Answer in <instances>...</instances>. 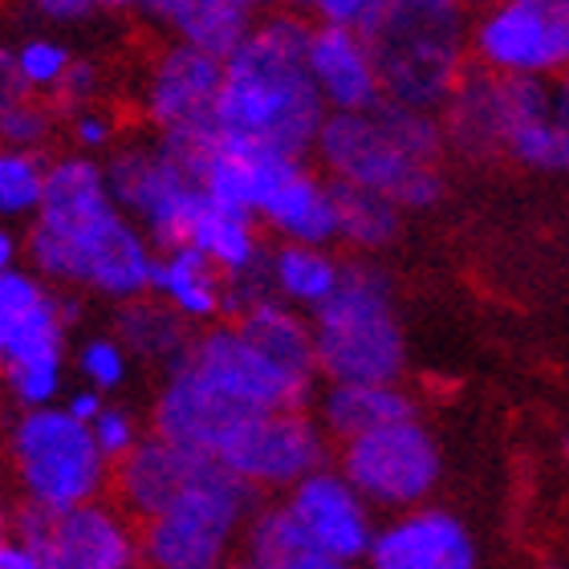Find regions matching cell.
I'll list each match as a JSON object with an SVG mask.
<instances>
[{
  "label": "cell",
  "mask_w": 569,
  "mask_h": 569,
  "mask_svg": "<svg viewBox=\"0 0 569 569\" xmlns=\"http://www.w3.org/2000/svg\"><path fill=\"white\" fill-rule=\"evenodd\" d=\"M41 569H139L142 533L131 512L114 500H90L78 509H29L17 505L12 529Z\"/></svg>",
  "instance_id": "cell-12"
},
{
  "label": "cell",
  "mask_w": 569,
  "mask_h": 569,
  "mask_svg": "<svg viewBox=\"0 0 569 569\" xmlns=\"http://www.w3.org/2000/svg\"><path fill=\"white\" fill-rule=\"evenodd\" d=\"M549 119H553V131H558L561 176H569V70L549 82Z\"/></svg>",
  "instance_id": "cell-39"
},
{
  "label": "cell",
  "mask_w": 569,
  "mask_h": 569,
  "mask_svg": "<svg viewBox=\"0 0 569 569\" xmlns=\"http://www.w3.org/2000/svg\"><path fill=\"white\" fill-rule=\"evenodd\" d=\"M338 472L367 497L375 512H411L436 497L443 480V451L423 419L379 427L370 436L338 443Z\"/></svg>",
  "instance_id": "cell-10"
},
{
  "label": "cell",
  "mask_w": 569,
  "mask_h": 569,
  "mask_svg": "<svg viewBox=\"0 0 569 569\" xmlns=\"http://www.w3.org/2000/svg\"><path fill=\"white\" fill-rule=\"evenodd\" d=\"M90 431H94L98 439V448L107 451V460L110 463H119L127 460L134 448H139L142 439H147V431H142L139 416H134L127 403H107L102 407V416L90 423Z\"/></svg>",
  "instance_id": "cell-38"
},
{
  "label": "cell",
  "mask_w": 569,
  "mask_h": 569,
  "mask_svg": "<svg viewBox=\"0 0 569 569\" xmlns=\"http://www.w3.org/2000/svg\"><path fill=\"white\" fill-rule=\"evenodd\" d=\"M171 4H176V0H134V9H139L151 24L163 21L167 12H171Z\"/></svg>",
  "instance_id": "cell-46"
},
{
  "label": "cell",
  "mask_w": 569,
  "mask_h": 569,
  "mask_svg": "<svg viewBox=\"0 0 569 569\" xmlns=\"http://www.w3.org/2000/svg\"><path fill=\"white\" fill-rule=\"evenodd\" d=\"M49 289H53V284H46L33 269H21V264L9 269V273H0V367H4L9 342L17 338L21 321L46 301Z\"/></svg>",
  "instance_id": "cell-34"
},
{
  "label": "cell",
  "mask_w": 569,
  "mask_h": 569,
  "mask_svg": "<svg viewBox=\"0 0 569 569\" xmlns=\"http://www.w3.org/2000/svg\"><path fill=\"white\" fill-rule=\"evenodd\" d=\"M220 86H224V61L183 41H163L142 61L134 107L154 139L191 151L216 134Z\"/></svg>",
  "instance_id": "cell-9"
},
{
  "label": "cell",
  "mask_w": 569,
  "mask_h": 569,
  "mask_svg": "<svg viewBox=\"0 0 569 569\" xmlns=\"http://www.w3.org/2000/svg\"><path fill=\"white\" fill-rule=\"evenodd\" d=\"M333 191H338V244L355 257L391 249L403 228V208L379 191L346 188V183H333Z\"/></svg>",
  "instance_id": "cell-28"
},
{
  "label": "cell",
  "mask_w": 569,
  "mask_h": 569,
  "mask_svg": "<svg viewBox=\"0 0 569 569\" xmlns=\"http://www.w3.org/2000/svg\"><path fill=\"white\" fill-rule=\"evenodd\" d=\"M309 24L313 21L289 9H269L228 53L216 107L220 139L297 159L313 154L330 110L306 66Z\"/></svg>",
  "instance_id": "cell-2"
},
{
  "label": "cell",
  "mask_w": 569,
  "mask_h": 569,
  "mask_svg": "<svg viewBox=\"0 0 569 569\" xmlns=\"http://www.w3.org/2000/svg\"><path fill=\"white\" fill-rule=\"evenodd\" d=\"M29 4H33L37 17H46L53 24H73L98 9V0H29Z\"/></svg>",
  "instance_id": "cell-40"
},
{
  "label": "cell",
  "mask_w": 569,
  "mask_h": 569,
  "mask_svg": "<svg viewBox=\"0 0 569 569\" xmlns=\"http://www.w3.org/2000/svg\"><path fill=\"white\" fill-rule=\"evenodd\" d=\"M346 277V261L333 244H273L264 261V289L301 313H318Z\"/></svg>",
  "instance_id": "cell-26"
},
{
  "label": "cell",
  "mask_w": 569,
  "mask_h": 569,
  "mask_svg": "<svg viewBox=\"0 0 569 569\" xmlns=\"http://www.w3.org/2000/svg\"><path fill=\"white\" fill-rule=\"evenodd\" d=\"M24 257L61 293L122 306L151 293L159 249L114 200L107 163L66 151L49 167L46 200L24 232Z\"/></svg>",
  "instance_id": "cell-1"
},
{
  "label": "cell",
  "mask_w": 569,
  "mask_h": 569,
  "mask_svg": "<svg viewBox=\"0 0 569 569\" xmlns=\"http://www.w3.org/2000/svg\"><path fill=\"white\" fill-rule=\"evenodd\" d=\"M102 163H107L114 200L147 232L154 249L163 252L188 244L191 228L208 208L203 183L188 154L147 134V139H122Z\"/></svg>",
  "instance_id": "cell-8"
},
{
  "label": "cell",
  "mask_w": 569,
  "mask_h": 569,
  "mask_svg": "<svg viewBox=\"0 0 569 569\" xmlns=\"http://www.w3.org/2000/svg\"><path fill=\"white\" fill-rule=\"evenodd\" d=\"M252 9L257 12H269V9H277V4H281V0H249Z\"/></svg>",
  "instance_id": "cell-50"
},
{
  "label": "cell",
  "mask_w": 569,
  "mask_h": 569,
  "mask_svg": "<svg viewBox=\"0 0 569 569\" xmlns=\"http://www.w3.org/2000/svg\"><path fill=\"white\" fill-rule=\"evenodd\" d=\"M463 9H472V12H480V9H492V4H500V0H460Z\"/></svg>",
  "instance_id": "cell-49"
},
{
  "label": "cell",
  "mask_w": 569,
  "mask_h": 569,
  "mask_svg": "<svg viewBox=\"0 0 569 569\" xmlns=\"http://www.w3.org/2000/svg\"><path fill=\"white\" fill-rule=\"evenodd\" d=\"M306 66L330 114H362L387 102L379 58L370 49V37L358 29L309 24Z\"/></svg>",
  "instance_id": "cell-20"
},
{
  "label": "cell",
  "mask_w": 569,
  "mask_h": 569,
  "mask_svg": "<svg viewBox=\"0 0 569 569\" xmlns=\"http://www.w3.org/2000/svg\"><path fill=\"white\" fill-rule=\"evenodd\" d=\"M261 492L232 476L224 463H208L188 492H179L159 517L139 525L147 569H232L249 517Z\"/></svg>",
  "instance_id": "cell-7"
},
{
  "label": "cell",
  "mask_w": 569,
  "mask_h": 569,
  "mask_svg": "<svg viewBox=\"0 0 569 569\" xmlns=\"http://www.w3.org/2000/svg\"><path fill=\"white\" fill-rule=\"evenodd\" d=\"M257 17L261 12L249 0H176L159 29L167 33V41H183L224 61L252 33Z\"/></svg>",
  "instance_id": "cell-27"
},
{
  "label": "cell",
  "mask_w": 569,
  "mask_h": 569,
  "mask_svg": "<svg viewBox=\"0 0 569 569\" xmlns=\"http://www.w3.org/2000/svg\"><path fill=\"white\" fill-rule=\"evenodd\" d=\"M306 533L301 525L293 521V512L284 505V497L261 500L257 512L249 517V529H244V546H240V558L257 561V566L284 569L297 553H306Z\"/></svg>",
  "instance_id": "cell-30"
},
{
  "label": "cell",
  "mask_w": 569,
  "mask_h": 569,
  "mask_svg": "<svg viewBox=\"0 0 569 569\" xmlns=\"http://www.w3.org/2000/svg\"><path fill=\"white\" fill-rule=\"evenodd\" d=\"M448 134L439 114L382 102L362 114H330L313 159L333 183L379 191L403 212L436 208L443 196Z\"/></svg>",
  "instance_id": "cell-3"
},
{
  "label": "cell",
  "mask_w": 569,
  "mask_h": 569,
  "mask_svg": "<svg viewBox=\"0 0 569 569\" xmlns=\"http://www.w3.org/2000/svg\"><path fill=\"white\" fill-rule=\"evenodd\" d=\"M17 53V73H21V86L24 94L33 98H53L61 82H66V73L73 70V49L66 41H53V37H29L21 46L12 49Z\"/></svg>",
  "instance_id": "cell-32"
},
{
  "label": "cell",
  "mask_w": 569,
  "mask_h": 569,
  "mask_svg": "<svg viewBox=\"0 0 569 569\" xmlns=\"http://www.w3.org/2000/svg\"><path fill=\"white\" fill-rule=\"evenodd\" d=\"M208 456L191 448H179L171 439L147 431L139 448L127 460L114 463V480H110V500L122 512H131L134 521H151L159 512L196 485V476L208 468Z\"/></svg>",
  "instance_id": "cell-21"
},
{
  "label": "cell",
  "mask_w": 569,
  "mask_h": 569,
  "mask_svg": "<svg viewBox=\"0 0 569 569\" xmlns=\"http://www.w3.org/2000/svg\"><path fill=\"white\" fill-rule=\"evenodd\" d=\"M387 4L391 0H281V9L297 12L306 21L342 24V29H358V33H367Z\"/></svg>",
  "instance_id": "cell-36"
},
{
  "label": "cell",
  "mask_w": 569,
  "mask_h": 569,
  "mask_svg": "<svg viewBox=\"0 0 569 569\" xmlns=\"http://www.w3.org/2000/svg\"><path fill=\"white\" fill-rule=\"evenodd\" d=\"M114 338H119L127 350H131L134 362L142 367H159L167 375L171 367L183 362V355L196 342V326L183 321L176 309L159 301L154 293H142L134 301H122L114 306Z\"/></svg>",
  "instance_id": "cell-25"
},
{
  "label": "cell",
  "mask_w": 569,
  "mask_h": 569,
  "mask_svg": "<svg viewBox=\"0 0 569 569\" xmlns=\"http://www.w3.org/2000/svg\"><path fill=\"white\" fill-rule=\"evenodd\" d=\"M566 460H569V436H566Z\"/></svg>",
  "instance_id": "cell-52"
},
{
  "label": "cell",
  "mask_w": 569,
  "mask_h": 569,
  "mask_svg": "<svg viewBox=\"0 0 569 569\" xmlns=\"http://www.w3.org/2000/svg\"><path fill=\"white\" fill-rule=\"evenodd\" d=\"M98 9H107V12H122V9H134V0H98Z\"/></svg>",
  "instance_id": "cell-48"
},
{
  "label": "cell",
  "mask_w": 569,
  "mask_h": 569,
  "mask_svg": "<svg viewBox=\"0 0 569 569\" xmlns=\"http://www.w3.org/2000/svg\"><path fill=\"white\" fill-rule=\"evenodd\" d=\"M179 370H188L208 391L249 411H313L321 391L318 379H306L264 355L237 321H220L196 333Z\"/></svg>",
  "instance_id": "cell-11"
},
{
  "label": "cell",
  "mask_w": 569,
  "mask_h": 569,
  "mask_svg": "<svg viewBox=\"0 0 569 569\" xmlns=\"http://www.w3.org/2000/svg\"><path fill=\"white\" fill-rule=\"evenodd\" d=\"M309 321L321 382H403L407 330L379 264L346 261L338 293Z\"/></svg>",
  "instance_id": "cell-5"
},
{
  "label": "cell",
  "mask_w": 569,
  "mask_h": 569,
  "mask_svg": "<svg viewBox=\"0 0 569 569\" xmlns=\"http://www.w3.org/2000/svg\"><path fill=\"white\" fill-rule=\"evenodd\" d=\"M252 220L277 244H338V191L309 159L257 151Z\"/></svg>",
  "instance_id": "cell-15"
},
{
  "label": "cell",
  "mask_w": 569,
  "mask_h": 569,
  "mask_svg": "<svg viewBox=\"0 0 569 569\" xmlns=\"http://www.w3.org/2000/svg\"><path fill=\"white\" fill-rule=\"evenodd\" d=\"M472 66L553 82L569 70V0H500L472 17Z\"/></svg>",
  "instance_id": "cell-13"
},
{
  "label": "cell",
  "mask_w": 569,
  "mask_h": 569,
  "mask_svg": "<svg viewBox=\"0 0 569 569\" xmlns=\"http://www.w3.org/2000/svg\"><path fill=\"white\" fill-rule=\"evenodd\" d=\"M0 569H41L29 549L17 541L12 533H0Z\"/></svg>",
  "instance_id": "cell-43"
},
{
  "label": "cell",
  "mask_w": 569,
  "mask_h": 569,
  "mask_svg": "<svg viewBox=\"0 0 569 569\" xmlns=\"http://www.w3.org/2000/svg\"><path fill=\"white\" fill-rule=\"evenodd\" d=\"M228 321H237L240 330L249 333L264 355L277 358L281 367L321 382L318 355H313V321H309V313L284 306L281 297L261 289V293L244 297V301L237 306V313H232Z\"/></svg>",
  "instance_id": "cell-24"
},
{
  "label": "cell",
  "mask_w": 569,
  "mask_h": 569,
  "mask_svg": "<svg viewBox=\"0 0 569 569\" xmlns=\"http://www.w3.org/2000/svg\"><path fill=\"white\" fill-rule=\"evenodd\" d=\"M284 569H367L358 566V561H342V558H330V553H318V549H306V553H297L293 561Z\"/></svg>",
  "instance_id": "cell-44"
},
{
  "label": "cell",
  "mask_w": 569,
  "mask_h": 569,
  "mask_svg": "<svg viewBox=\"0 0 569 569\" xmlns=\"http://www.w3.org/2000/svg\"><path fill=\"white\" fill-rule=\"evenodd\" d=\"M367 569H480L472 529L448 509L423 505L379 525Z\"/></svg>",
  "instance_id": "cell-19"
},
{
  "label": "cell",
  "mask_w": 569,
  "mask_h": 569,
  "mask_svg": "<svg viewBox=\"0 0 569 569\" xmlns=\"http://www.w3.org/2000/svg\"><path fill=\"white\" fill-rule=\"evenodd\" d=\"M73 370L82 375V387L114 395L131 382L134 358L114 333H86L82 342L73 346Z\"/></svg>",
  "instance_id": "cell-31"
},
{
  "label": "cell",
  "mask_w": 569,
  "mask_h": 569,
  "mask_svg": "<svg viewBox=\"0 0 569 569\" xmlns=\"http://www.w3.org/2000/svg\"><path fill=\"white\" fill-rule=\"evenodd\" d=\"M107 403H110V399L102 391H94V387H73V391L61 399V407H66L73 419H82V423H94Z\"/></svg>",
  "instance_id": "cell-41"
},
{
  "label": "cell",
  "mask_w": 569,
  "mask_h": 569,
  "mask_svg": "<svg viewBox=\"0 0 569 569\" xmlns=\"http://www.w3.org/2000/svg\"><path fill=\"white\" fill-rule=\"evenodd\" d=\"M284 505L293 512V521L301 525L309 549L342 561H358V566L367 561L382 521L367 505V497L338 472V463H326L313 476H306L301 485L289 488Z\"/></svg>",
  "instance_id": "cell-17"
},
{
  "label": "cell",
  "mask_w": 569,
  "mask_h": 569,
  "mask_svg": "<svg viewBox=\"0 0 569 569\" xmlns=\"http://www.w3.org/2000/svg\"><path fill=\"white\" fill-rule=\"evenodd\" d=\"M53 154L0 147V220L4 224H33L37 208L46 200Z\"/></svg>",
  "instance_id": "cell-29"
},
{
  "label": "cell",
  "mask_w": 569,
  "mask_h": 569,
  "mask_svg": "<svg viewBox=\"0 0 569 569\" xmlns=\"http://www.w3.org/2000/svg\"><path fill=\"white\" fill-rule=\"evenodd\" d=\"M66 131H70V142L78 154H110L114 147L122 142V114L110 102H98V107L82 110V114H73L66 122Z\"/></svg>",
  "instance_id": "cell-37"
},
{
  "label": "cell",
  "mask_w": 569,
  "mask_h": 569,
  "mask_svg": "<svg viewBox=\"0 0 569 569\" xmlns=\"http://www.w3.org/2000/svg\"><path fill=\"white\" fill-rule=\"evenodd\" d=\"M151 293L167 301L183 321H191L196 330L232 318V281L196 244H176L159 252Z\"/></svg>",
  "instance_id": "cell-22"
},
{
  "label": "cell",
  "mask_w": 569,
  "mask_h": 569,
  "mask_svg": "<svg viewBox=\"0 0 569 569\" xmlns=\"http://www.w3.org/2000/svg\"><path fill=\"white\" fill-rule=\"evenodd\" d=\"M549 82H529V78H500L480 66L468 70L448 107L439 110L443 134L451 151L468 159H497L509 147L512 127L541 102Z\"/></svg>",
  "instance_id": "cell-16"
},
{
  "label": "cell",
  "mask_w": 569,
  "mask_h": 569,
  "mask_svg": "<svg viewBox=\"0 0 569 569\" xmlns=\"http://www.w3.org/2000/svg\"><path fill=\"white\" fill-rule=\"evenodd\" d=\"M4 460L21 505L46 512L107 500L114 480V463L98 448L90 423L73 419L61 403L17 411L4 431Z\"/></svg>",
  "instance_id": "cell-6"
},
{
  "label": "cell",
  "mask_w": 569,
  "mask_h": 569,
  "mask_svg": "<svg viewBox=\"0 0 569 569\" xmlns=\"http://www.w3.org/2000/svg\"><path fill=\"white\" fill-rule=\"evenodd\" d=\"M12 505H9V492H4V485H0V533H9L12 529Z\"/></svg>",
  "instance_id": "cell-47"
},
{
  "label": "cell",
  "mask_w": 569,
  "mask_h": 569,
  "mask_svg": "<svg viewBox=\"0 0 569 569\" xmlns=\"http://www.w3.org/2000/svg\"><path fill=\"white\" fill-rule=\"evenodd\" d=\"M313 416L333 443H350L379 427L416 419L419 403L403 382H326L313 399Z\"/></svg>",
  "instance_id": "cell-23"
},
{
  "label": "cell",
  "mask_w": 569,
  "mask_h": 569,
  "mask_svg": "<svg viewBox=\"0 0 569 569\" xmlns=\"http://www.w3.org/2000/svg\"><path fill=\"white\" fill-rule=\"evenodd\" d=\"M333 439L318 423L313 411H257L240 427L224 456L228 472L240 476L257 492H277L284 497L293 485L330 463Z\"/></svg>",
  "instance_id": "cell-14"
},
{
  "label": "cell",
  "mask_w": 569,
  "mask_h": 569,
  "mask_svg": "<svg viewBox=\"0 0 569 569\" xmlns=\"http://www.w3.org/2000/svg\"><path fill=\"white\" fill-rule=\"evenodd\" d=\"M21 252H24V240L12 232V224L0 220V273L17 269V257H21Z\"/></svg>",
  "instance_id": "cell-45"
},
{
  "label": "cell",
  "mask_w": 569,
  "mask_h": 569,
  "mask_svg": "<svg viewBox=\"0 0 569 569\" xmlns=\"http://www.w3.org/2000/svg\"><path fill=\"white\" fill-rule=\"evenodd\" d=\"M58 110L46 98L24 94L17 98L4 114H0V147H17V151H46L58 134Z\"/></svg>",
  "instance_id": "cell-33"
},
{
  "label": "cell",
  "mask_w": 569,
  "mask_h": 569,
  "mask_svg": "<svg viewBox=\"0 0 569 569\" xmlns=\"http://www.w3.org/2000/svg\"><path fill=\"white\" fill-rule=\"evenodd\" d=\"M232 569H269V566H257V561H249V558H237L232 561Z\"/></svg>",
  "instance_id": "cell-51"
},
{
  "label": "cell",
  "mask_w": 569,
  "mask_h": 569,
  "mask_svg": "<svg viewBox=\"0 0 569 569\" xmlns=\"http://www.w3.org/2000/svg\"><path fill=\"white\" fill-rule=\"evenodd\" d=\"M70 330L73 321L66 313V293L49 289V297L21 321L17 338L9 342L0 382L17 411H37V407L61 403L66 387V367H70Z\"/></svg>",
  "instance_id": "cell-18"
},
{
  "label": "cell",
  "mask_w": 569,
  "mask_h": 569,
  "mask_svg": "<svg viewBox=\"0 0 569 569\" xmlns=\"http://www.w3.org/2000/svg\"><path fill=\"white\" fill-rule=\"evenodd\" d=\"M367 37L395 107L439 114L472 70V21L460 0H391Z\"/></svg>",
  "instance_id": "cell-4"
},
{
  "label": "cell",
  "mask_w": 569,
  "mask_h": 569,
  "mask_svg": "<svg viewBox=\"0 0 569 569\" xmlns=\"http://www.w3.org/2000/svg\"><path fill=\"white\" fill-rule=\"evenodd\" d=\"M24 98V86H21V73H17V53L9 46H0V114Z\"/></svg>",
  "instance_id": "cell-42"
},
{
  "label": "cell",
  "mask_w": 569,
  "mask_h": 569,
  "mask_svg": "<svg viewBox=\"0 0 569 569\" xmlns=\"http://www.w3.org/2000/svg\"><path fill=\"white\" fill-rule=\"evenodd\" d=\"M98 102H107V73L102 66L90 58H78L73 61V70L66 73V82L53 90L49 98V107L58 110L61 122H70L73 114H82V110L98 107Z\"/></svg>",
  "instance_id": "cell-35"
}]
</instances>
